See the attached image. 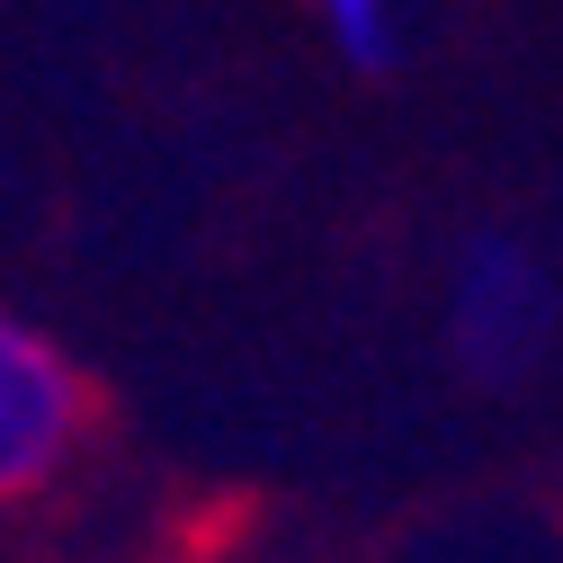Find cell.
Listing matches in <instances>:
<instances>
[{
  "mask_svg": "<svg viewBox=\"0 0 563 563\" xmlns=\"http://www.w3.org/2000/svg\"><path fill=\"white\" fill-rule=\"evenodd\" d=\"M439 340L465 385L483 394H519L554 358V260L519 224H483L448 260V296H439Z\"/></svg>",
  "mask_w": 563,
  "mask_h": 563,
  "instance_id": "cell-1",
  "label": "cell"
},
{
  "mask_svg": "<svg viewBox=\"0 0 563 563\" xmlns=\"http://www.w3.org/2000/svg\"><path fill=\"white\" fill-rule=\"evenodd\" d=\"M99 448V385L45 322L0 305V519L54 501Z\"/></svg>",
  "mask_w": 563,
  "mask_h": 563,
  "instance_id": "cell-2",
  "label": "cell"
},
{
  "mask_svg": "<svg viewBox=\"0 0 563 563\" xmlns=\"http://www.w3.org/2000/svg\"><path fill=\"white\" fill-rule=\"evenodd\" d=\"M313 19L349 73H394L411 54V0H313Z\"/></svg>",
  "mask_w": 563,
  "mask_h": 563,
  "instance_id": "cell-3",
  "label": "cell"
}]
</instances>
